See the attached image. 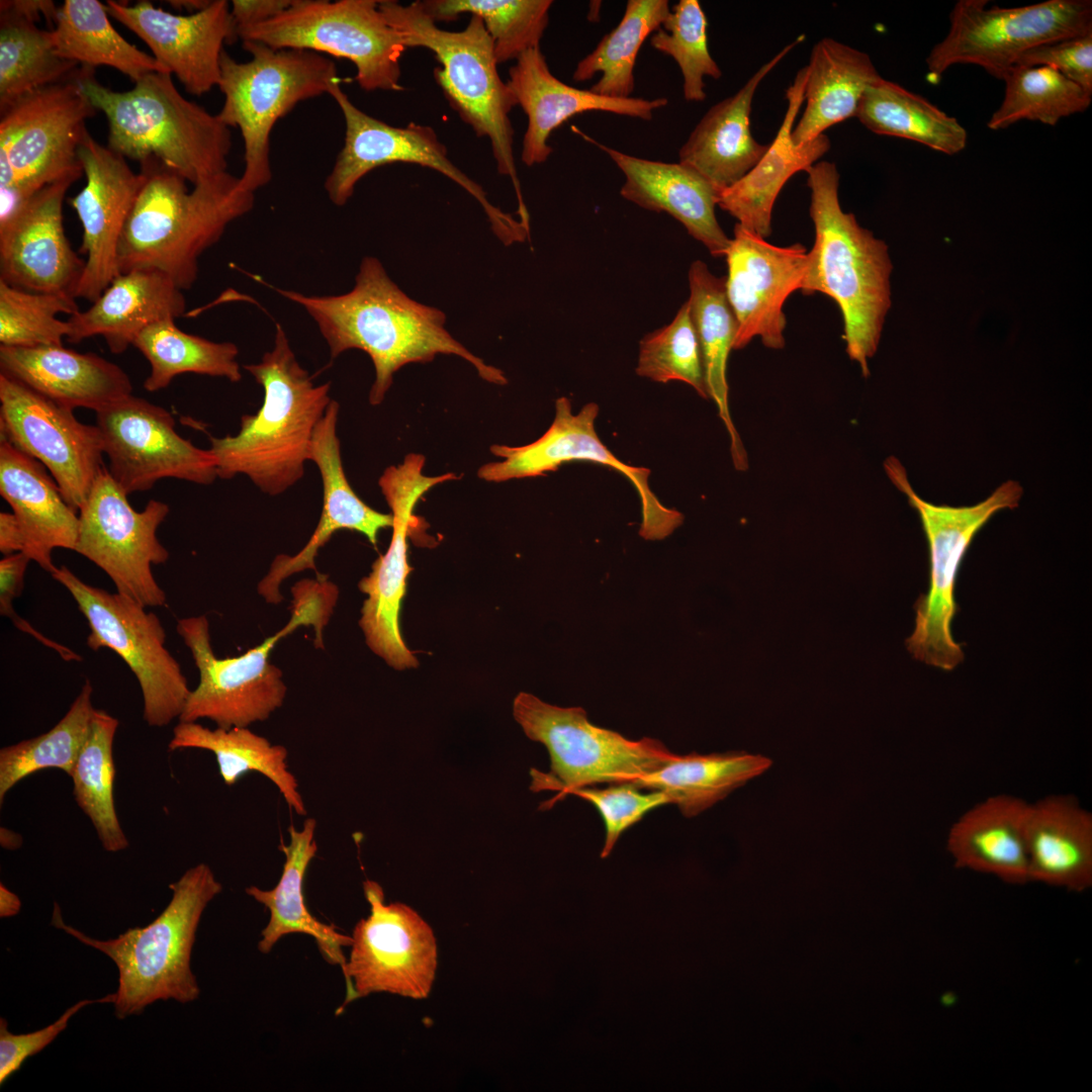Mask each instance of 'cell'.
I'll return each mask as SVG.
<instances>
[{
  "label": "cell",
  "instance_id": "6da1fadb",
  "mask_svg": "<svg viewBox=\"0 0 1092 1092\" xmlns=\"http://www.w3.org/2000/svg\"><path fill=\"white\" fill-rule=\"evenodd\" d=\"M276 290L314 320L332 358L350 349L362 350L371 358L375 369L369 392L372 405L382 402L402 366L431 362L439 354L461 357L489 383H508L500 369L486 364L446 330L442 310L406 295L375 257L363 258L355 285L347 293L316 296Z\"/></svg>",
  "mask_w": 1092,
  "mask_h": 1092
},
{
  "label": "cell",
  "instance_id": "7a4b0ae2",
  "mask_svg": "<svg viewBox=\"0 0 1092 1092\" xmlns=\"http://www.w3.org/2000/svg\"><path fill=\"white\" fill-rule=\"evenodd\" d=\"M806 172L815 242L800 290L805 295L820 292L836 302L846 353L868 377L869 360L878 350L892 303L888 246L862 228L853 213L842 210L834 163L816 162Z\"/></svg>",
  "mask_w": 1092,
  "mask_h": 1092
},
{
  "label": "cell",
  "instance_id": "3957f363",
  "mask_svg": "<svg viewBox=\"0 0 1092 1092\" xmlns=\"http://www.w3.org/2000/svg\"><path fill=\"white\" fill-rule=\"evenodd\" d=\"M244 368L263 387V403L241 418L237 435L210 436L209 450L218 477L244 474L264 493L281 494L304 474L314 430L332 401L331 383H313L278 323L273 349Z\"/></svg>",
  "mask_w": 1092,
  "mask_h": 1092
},
{
  "label": "cell",
  "instance_id": "277c9868",
  "mask_svg": "<svg viewBox=\"0 0 1092 1092\" xmlns=\"http://www.w3.org/2000/svg\"><path fill=\"white\" fill-rule=\"evenodd\" d=\"M125 223L117 257L118 272L155 269L182 291L198 275V259L235 219L254 206L253 192L228 171L193 186L179 174L151 163Z\"/></svg>",
  "mask_w": 1092,
  "mask_h": 1092
},
{
  "label": "cell",
  "instance_id": "5b68a950",
  "mask_svg": "<svg viewBox=\"0 0 1092 1092\" xmlns=\"http://www.w3.org/2000/svg\"><path fill=\"white\" fill-rule=\"evenodd\" d=\"M79 84L108 122L107 147L141 166L156 163L193 186L226 172L232 133L217 116L186 99L169 73H150L126 91L100 84L80 67Z\"/></svg>",
  "mask_w": 1092,
  "mask_h": 1092
},
{
  "label": "cell",
  "instance_id": "8992f818",
  "mask_svg": "<svg viewBox=\"0 0 1092 1092\" xmlns=\"http://www.w3.org/2000/svg\"><path fill=\"white\" fill-rule=\"evenodd\" d=\"M172 898L162 913L144 927L128 928L100 940L68 925L57 903L52 924L113 961L118 971L114 1009L119 1019L141 1014L159 1000L188 1003L200 988L191 970V953L202 913L222 885L206 863L188 869L169 885Z\"/></svg>",
  "mask_w": 1092,
  "mask_h": 1092
},
{
  "label": "cell",
  "instance_id": "52a82bcc",
  "mask_svg": "<svg viewBox=\"0 0 1092 1092\" xmlns=\"http://www.w3.org/2000/svg\"><path fill=\"white\" fill-rule=\"evenodd\" d=\"M292 616L284 628L260 645L235 657L215 656L204 615L180 619L177 633L194 659L198 686L188 696L181 722L208 719L217 727H248L264 721L283 704L287 688L282 671L269 662L276 643L301 625H312L323 646L322 629L335 606L338 589L326 575L304 579L292 588Z\"/></svg>",
  "mask_w": 1092,
  "mask_h": 1092
},
{
  "label": "cell",
  "instance_id": "ba28073f",
  "mask_svg": "<svg viewBox=\"0 0 1092 1092\" xmlns=\"http://www.w3.org/2000/svg\"><path fill=\"white\" fill-rule=\"evenodd\" d=\"M379 9L406 48H426L434 53L441 64L434 70L437 84L476 135L488 138L498 173L513 183L519 219L530 228L513 153L510 112L518 103L497 73L493 42L482 20L471 15L463 30L448 31L436 24L421 1L403 5L383 0Z\"/></svg>",
  "mask_w": 1092,
  "mask_h": 1092
},
{
  "label": "cell",
  "instance_id": "9c48e42d",
  "mask_svg": "<svg viewBox=\"0 0 1092 1092\" xmlns=\"http://www.w3.org/2000/svg\"><path fill=\"white\" fill-rule=\"evenodd\" d=\"M243 48L251 55L248 62L221 54L218 87L224 100L217 116L242 133L240 184L254 193L272 179L270 134L277 120L299 102L329 94L341 80L336 64L315 52L276 50L257 41H243Z\"/></svg>",
  "mask_w": 1092,
  "mask_h": 1092
},
{
  "label": "cell",
  "instance_id": "30bf717a",
  "mask_svg": "<svg viewBox=\"0 0 1092 1092\" xmlns=\"http://www.w3.org/2000/svg\"><path fill=\"white\" fill-rule=\"evenodd\" d=\"M884 467L893 484L919 514L930 555V584L915 603V629L907 639L913 656L944 670H952L964 660L960 643L951 634L958 612L954 586L962 561L979 530L999 511L1018 507L1021 485L1008 480L986 499L969 507L937 506L922 499L912 488L907 473L895 457Z\"/></svg>",
  "mask_w": 1092,
  "mask_h": 1092
},
{
  "label": "cell",
  "instance_id": "8fae6325",
  "mask_svg": "<svg viewBox=\"0 0 1092 1092\" xmlns=\"http://www.w3.org/2000/svg\"><path fill=\"white\" fill-rule=\"evenodd\" d=\"M513 715L524 733L545 745L550 772L533 776L532 790H554L569 795L598 784L633 783L673 760L657 739L630 740L594 725L580 707L562 708L522 692L513 703Z\"/></svg>",
  "mask_w": 1092,
  "mask_h": 1092
},
{
  "label": "cell",
  "instance_id": "7c38bea8",
  "mask_svg": "<svg viewBox=\"0 0 1092 1092\" xmlns=\"http://www.w3.org/2000/svg\"><path fill=\"white\" fill-rule=\"evenodd\" d=\"M242 41L306 50L343 58L356 67L365 91L401 90L399 60L406 47L376 0H293L275 17L237 30Z\"/></svg>",
  "mask_w": 1092,
  "mask_h": 1092
},
{
  "label": "cell",
  "instance_id": "4fadbf2b",
  "mask_svg": "<svg viewBox=\"0 0 1092 1092\" xmlns=\"http://www.w3.org/2000/svg\"><path fill=\"white\" fill-rule=\"evenodd\" d=\"M988 3L960 0L954 4L946 35L925 60L932 83L961 64L977 65L1001 79L1029 50L1092 32L1090 0H1046L1010 8L988 7Z\"/></svg>",
  "mask_w": 1092,
  "mask_h": 1092
},
{
  "label": "cell",
  "instance_id": "5bb4252c",
  "mask_svg": "<svg viewBox=\"0 0 1092 1092\" xmlns=\"http://www.w3.org/2000/svg\"><path fill=\"white\" fill-rule=\"evenodd\" d=\"M51 575L70 593L87 620L90 633L86 645L95 651L113 650L134 674L143 696L145 722L164 727L179 719L191 690L166 647L159 617L126 596L84 582L65 565Z\"/></svg>",
  "mask_w": 1092,
  "mask_h": 1092
},
{
  "label": "cell",
  "instance_id": "9a60e30c",
  "mask_svg": "<svg viewBox=\"0 0 1092 1092\" xmlns=\"http://www.w3.org/2000/svg\"><path fill=\"white\" fill-rule=\"evenodd\" d=\"M80 69V68H79ZM77 73L17 99L1 112L0 186L32 197L69 175H83L79 145L96 109Z\"/></svg>",
  "mask_w": 1092,
  "mask_h": 1092
},
{
  "label": "cell",
  "instance_id": "2e32d148",
  "mask_svg": "<svg viewBox=\"0 0 1092 1092\" xmlns=\"http://www.w3.org/2000/svg\"><path fill=\"white\" fill-rule=\"evenodd\" d=\"M329 94L345 120L344 146L325 182L335 205H345L359 180L375 168L397 162L417 164L440 172L476 199L504 245L527 241L530 229L494 206L483 188L449 160L446 147L431 126L414 122L404 127L392 126L368 115L349 99L340 82L331 87Z\"/></svg>",
  "mask_w": 1092,
  "mask_h": 1092
},
{
  "label": "cell",
  "instance_id": "e0dca14e",
  "mask_svg": "<svg viewBox=\"0 0 1092 1092\" xmlns=\"http://www.w3.org/2000/svg\"><path fill=\"white\" fill-rule=\"evenodd\" d=\"M168 514L169 506L158 499H150L143 511H135L103 466L79 510L74 551L101 568L117 593L145 608L163 607L167 597L152 566L169 558L157 537Z\"/></svg>",
  "mask_w": 1092,
  "mask_h": 1092
},
{
  "label": "cell",
  "instance_id": "ac0fdd59",
  "mask_svg": "<svg viewBox=\"0 0 1092 1092\" xmlns=\"http://www.w3.org/2000/svg\"><path fill=\"white\" fill-rule=\"evenodd\" d=\"M370 914L358 921L350 957L342 968L348 1003L386 992L412 999L429 996L437 971V941L431 926L410 906L385 904L381 886L363 883Z\"/></svg>",
  "mask_w": 1092,
  "mask_h": 1092
},
{
  "label": "cell",
  "instance_id": "d6986e66",
  "mask_svg": "<svg viewBox=\"0 0 1092 1092\" xmlns=\"http://www.w3.org/2000/svg\"><path fill=\"white\" fill-rule=\"evenodd\" d=\"M599 405L588 402L573 414L570 400L555 401V417L549 429L533 443L511 447L494 444L493 455L503 460L482 465L477 476L488 482L536 477L555 471L564 463L588 461L608 466L624 475L636 489L641 507L639 535L657 541L668 537L684 522V515L665 507L649 486L650 470L629 465L613 454L596 432Z\"/></svg>",
  "mask_w": 1092,
  "mask_h": 1092
},
{
  "label": "cell",
  "instance_id": "ffe728a7",
  "mask_svg": "<svg viewBox=\"0 0 1092 1092\" xmlns=\"http://www.w3.org/2000/svg\"><path fill=\"white\" fill-rule=\"evenodd\" d=\"M103 453L112 478L128 495L163 478L211 484L218 476L213 455L181 437L164 407L129 394L96 412Z\"/></svg>",
  "mask_w": 1092,
  "mask_h": 1092
},
{
  "label": "cell",
  "instance_id": "44dd1931",
  "mask_svg": "<svg viewBox=\"0 0 1092 1092\" xmlns=\"http://www.w3.org/2000/svg\"><path fill=\"white\" fill-rule=\"evenodd\" d=\"M425 462L422 454L410 453L400 464L387 467L380 476L378 484L393 517L391 540L386 552L374 561L371 572L358 584L367 595L359 620L366 643L397 670L418 666V659L406 647L399 629L406 578L413 570L407 562V536L416 520L414 510L432 487L457 479L451 472L425 475Z\"/></svg>",
  "mask_w": 1092,
  "mask_h": 1092
},
{
  "label": "cell",
  "instance_id": "7402d4cb",
  "mask_svg": "<svg viewBox=\"0 0 1092 1092\" xmlns=\"http://www.w3.org/2000/svg\"><path fill=\"white\" fill-rule=\"evenodd\" d=\"M73 411L0 373L1 440L42 463L79 513L104 453L97 426L79 422Z\"/></svg>",
  "mask_w": 1092,
  "mask_h": 1092
},
{
  "label": "cell",
  "instance_id": "603a6c76",
  "mask_svg": "<svg viewBox=\"0 0 1092 1092\" xmlns=\"http://www.w3.org/2000/svg\"><path fill=\"white\" fill-rule=\"evenodd\" d=\"M733 235L725 254L726 295L736 321L733 349L746 347L755 337L767 348L782 349L787 325L783 306L801 288L808 251L801 244L772 245L738 223Z\"/></svg>",
  "mask_w": 1092,
  "mask_h": 1092
},
{
  "label": "cell",
  "instance_id": "cb8c5ba5",
  "mask_svg": "<svg viewBox=\"0 0 1092 1092\" xmlns=\"http://www.w3.org/2000/svg\"><path fill=\"white\" fill-rule=\"evenodd\" d=\"M78 159L86 183L68 203L82 225L80 251L86 259L76 298L93 302L119 274L120 239L146 176L134 173L125 158L100 145L88 130Z\"/></svg>",
  "mask_w": 1092,
  "mask_h": 1092
},
{
  "label": "cell",
  "instance_id": "d4e9b609",
  "mask_svg": "<svg viewBox=\"0 0 1092 1092\" xmlns=\"http://www.w3.org/2000/svg\"><path fill=\"white\" fill-rule=\"evenodd\" d=\"M105 6L109 16L147 43L155 60L188 93L200 96L218 86L223 44L238 39L228 1H210L202 10L186 15L157 8L149 1L129 5L107 0Z\"/></svg>",
  "mask_w": 1092,
  "mask_h": 1092
},
{
  "label": "cell",
  "instance_id": "484cf974",
  "mask_svg": "<svg viewBox=\"0 0 1092 1092\" xmlns=\"http://www.w3.org/2000/svg\"><path fill=\"white\" fill-rule=\"evenodd\" d=\"M81 176L69 175L44 186L0 225L1 281L28 291L76 298L85 260L66 236L63 203Z\"/></svg>",
  "mask_w": 1092,
  "mask_h": 1092
},
{
  "label": "cell",
  "instance_id": "4316f807",
  "mask_svg": "<svg viewBox=\"0 0 1092 1092\" xmlns=\"http://www.w3.org/2000/svg\"><path fill=\"white\" fill-rule=\"evenodd\" d=\"M339 403L332 399L317 424L309 448V461L316 464L323 482V509L318 523L305 546L295 555H278L269 571L258 584V593L271 604H278L282 581L292 574L315 570L318 550L333 534L347 529L363 534L376 545L378 533L392 527L391 514L377 512L367 506L353 490L345 474L340 440L337 435Z\"/></svg>",
  "mask_w": 1092,
  "mask_h": 1092
},
{
  "label": "cell",
  "instance_id": "83f0119b",
  "mask_svg": "<svg viewBox=\"0 0 1092 1092\" xmlns=\"http://www.w3.org/2000/svg\"><path fill=\"white\" fill-rule=\"evenodd\" d=\"M507 83L528 117L521 160L529 167L549 158L553 151L548 144L551 132L576 114L605 111L650 120L655 110L668 103L664 97H607L565 84L551 73L540 47L517 59Z\"/></svg>",
  "mask_w": 1092,
  "mask_h": 1092
},
{
  "label": "cell",
  "instance_id": "f1b7e54d",
  "mask_svg": "<svg viewBox=\"0 0 1092 1092\" xmlns=\"http://www.w3.org/2000/svg\"><path fill=\"white\" fill-rule=\"evenodd\" d=\"M583 136L608 154L624 174L623 198L644 209L668 213L713 257H725L731 239L716 217L721 191L712 183L679 162L638 158Z\"/></svg>",
  "mask_w": 1092,
  "mask_h": 1092
},
{
  "label": "cell",
  "instance_id": "f546056e",
  "mask_svg": "<svg viewBox=\"0 0 1092 1092\" xmlns=\"http://www.w3.org/2000/svg\"><path fill=\"white\" fill-rule=\"evenodd\" d=\"M0 373L72 410L86 407L96 413L132 394L130 378L121 367L95 353L63 345L0 346Z\"/></svg>",
  "mask_w": 1092,
  "mask_h": 1092
},
{
  "label": "cell",
  "instance_id": "4dcf8cb0",
  "mask_svg": "<svg viewBox=\"0 0 1092 1092\" xmlns=\"http://www.w3.org/2000/svg\"><path fill=\"white\" fill-rule=\"evenodd\" d=\"M804 37L800 35L786 46L736 93L704 114L678 151L680 164L697 171L720 191L735 184L756 165L768 145L758 143L750 130L753 97L765 76Z\"/></svg>",
  "mask_w": 1092,
  "mask_h": 1092
},
{
  "label": "cell",
  "instance_id": "1f68e13d",
  "mask_svg": "<svg viewBox=\"0 0 1092 1092\" xmlns=\"http://www.w3.org/2000/svg\"><path fill=\"white\" fill-rule=\"evenodd\" d=\"M0 494L21 527L23 552L51 574L57 568L53 550H75L79 513L42 463L5 440L0 441Z\"/></svg>",
  "mask_w": 1092,
  "mask_h": 1092
},
{
  "label": "cell",
  "instance_id": "d6a6232c",
  "mask_svg": "<svg viewBox=\"0 0 1092 1092\" xmlns=\"http://www.w3.org/2000/svg\"><path fill=\"white\" fill-rule=\"evenodd\" d=\"M182 290L155 269L119 273L92 304L70 315L66 340L77 344L101 336L113 354L123 353L147 327L185 313Z\"/></svg>",
  "mask_w": 1092,
  "mask_h": 1092
},
{
  "label": "cell",
  "instance_id": "836d02e7",
  "mask_svg": "<svg viewBox=\"0 0 1092 1092\" xmlns=\"http://www.w3.org/2000/svg\"><path fill=\"white\" fill-rule=\"evenodd\" d=\"M806 80L805 66L786 92L787 110L765 153L744 177L719 193L718 206L736 218L738 224L763 239L771 235L772 209L784 185L797 172H806L830 149L825 133L800 146L793 141L795 120L804 103Z\"/></svg>",
  "mask_w": 1092,
  "mask_h": 1092
},
{
  "label": "cell",
  "instance_id": "e575fe53",
  "mask_svg": "<svg viewBox=\"0 0 1092 1092\" xmlns=\"http://www.w3.org/2000/svg\"><path fill=\"white\" fill-rule=\"evenodd\" d=\"M1025 839L1029 882L1074 892L1092 886V814L1074 797L1029 803Z\"/></svg>",
  "mask_w": 1092,
  "mask_h": 1092
},
{
  "label": "cell",
  "instance_id": "d590c367",
  "mask_svg": "<svg viewBox=\"0 0 1092 1092\" xmlns=\"http://www.w3.org/2000/svg\"><path fill=\"white\" fill-rule=\"evenodd\" d=\"M1028 805L1014 796L995 795L962 814L946 838L954 866L990 874L1013 885L1028 883Z\"/></svg>",
  "mask_w": 1092,
  "mask_h": 1092
},
{
  "label": "cell",
  "instance_id": "8d00e7d4",
  "mask_svg": "<svg viewBox=\"0 0 1092 1092\" xmlns=\"http://www.w3.org/2000/svg\"><path fill=\"white\" fill-rule=\"evenodd\" d=\"M316 821L307 818L301 829L290 826L289 843L280 844L285 855L282 875L271 890L256 886L246 888V893L270 912L269 922L261 932L258 949L268 953L279 939L291 933H303L314 938L323 958L331 965L345 966L344 946H351L352 936L341 933L334 925L317 920L308 911L304 898V879L307 868L315 856L317 844L314 838Z\"/></svg>",
  "mask_w": 1092,
  "mask_h": 1092
},
{
  "label": "cell",
  "instance_id": "74e56055",
  "mask_svg": "<svg viewBox=\"0 0 1092 1092\" xmlns=\"http://www.w3.org/2000/svg\"><path fill=\"white\" fill-rule=\"evenodd\" d=\"M806 68L805 109L792 131L799 146L855 117L864 92L881 78L868 54L831 37L814 44Z\"/></svg>",
  "mask_w": 1092,
  "mask_h": 1092
},
{
  "label": "cell",
  "instance_id": "f35d334b",
  "mask_svg": "<svg viewBox=\"0 0 1092 1092\" xmlns=\"http://www.w3.org/2000/svg\"><path fill=\"white\" fill-rule=\"evenodd\" d=\"M692 321L701 347L708 396L718 408L730 438L734 467L746 470L747 454L732 422L728 402L727 362L733 349L736 321L728 302L725 277H717L700 260L689 269Z\"/></svg>",
  "mask_w": 1092,
  "mask_h": 1092
},
{
  "label": "cell",
  "instance_id": "ab89813d",
  "mask_svg": "<svg viewBox=\"0 0 1092 1092\" xmlns=\"http://www.w3.org/2000/svg\"><path fill=\"white\" fill-rule=\"evenodd\" d=\"M186 748L211 751L216 757L219 775L226 786L235 785L247 772L263 775L278 788L285 802L297 815H306L298 783L288 768V752L283 745L272 744L248 727L209 729L197 722L179 721L173 729L168 749L174 751Z\"/></svg>",
  "mask_w": 1092,
  "mask_h": 1092
},
{
  "label": "cell",
  "instance_id": "60d3db41",
  "mask_svg": "<svg viewBox=\"0 0 1092 1092\" xmlns=\"http://www.w3.org/2000/svg\"><path fill=\"white\" fill-rule=\"evenodd\" d=\"M50 30L56 53L82 68L111 67L133 82L150 73H168L114 28L105 4L97 0H66Z\"/></svg>",
  "mask_w": 1092,
  "mask_h": 1092
},
{
  "label": "cell",
  "instance_id": "b9f144b4",
  "mask_svg": "<svg viewBox=\"0 0 1092 1092\" xmlns=\"http://www.w3.org/2000/svg\"><path fill=\"white\" fill-rule=\"evenodd\" d=\"M771 763L765 756L746 752L677 754L658 770L633 784L640 789L664 792L671 804L690 818L762 775Z\"/></svg>",
  "mask_w": 1092,
  "mask_h": 1092
},
{
  "label": "cell",
  "instance_id": "7bdbcfd3",
  "mask_svg": "<svg viewBox=\"0 0 1092 1092\" xmlns=\"http://www.w3.org/2000/svg\"><path fill=\"white\" fill-rule=\"evenodd\" d=\"M855 117L877 134L910 140L945 155L967 146V130L956 117L883 77L867 89Z\"/></svg>",
  "mask_w": 1092,
  "mask_h": 1092
},
{
  "label": "cell",
  "instance_id": "ee69618b",
  "mask_svg": "<svg viewBox=\"0 0 1092 1092\" xmlns=\"http://www.w3.org/2000/svg\"><path fill=\"white\" fill-rule=\"evenodd\" d=\"M132 346L150 364V374L144 382V388L150 392L168 387L183 373L223 377L232 382L242 379L237 361L239 350L234 343L212 342L187 334L177 327L174 318L147 327L135 337Z\"/></svg>",
  "mask_w": 1092,
  "mask_h": 1092
},
{
  "label": "cell",
  "instance_id": "f6af8a7d",
  "mask_svg": "<svg viewBox=\"0 0 1092 1092\" xmlns=\"http://www.w3.org/2000/svg\"><path fill=\"white\" fill-rule=\"evenodd\" d=\"M670 12L667 0H629L620 22L581 59L573 72L575 82L601 73L589 90L596 94L629 98L634 91V66L645 39L661 27Z\"/></svg>",
  "mask_w": 1092,
  "mask_h": 1092
},
{
  "label": "cell",
  "instance_id": "bcb514c9",
  "mask_svg": "<svg viewBox=\"0 0 1092 1092\" xmlns=\"http://www.w3.org/2000/svg\"><path fill=\"white\" fill-rule=\"evenodd\" d=\"M118 720L95 709L88 737L70 774L75 801L90 819L102 847L118 852L128 846L113 799V741Z\"/></svg>",
  "mask_w": 1092,
  "mask_h": 1092
},
{
  "label": "cell",
  "instance_id": "7dc6e473",
  "mask_svg": "<svg viewBox=\"0 0 1092 1092\" xmlns=\"http://www.w3.org/2000/svg\"><path fill=\"white\" fill-rule=\"evenodd\" d=\"M79 68L56 53L51 30L0 11V113L22 96L73 77Z\"/></svg>",
  "mask_w": 1092,
  "mask_h": 1092
},
{
  "label": "cell",
  "instance_id": "c3c4849f",
  "mask_svg": "<svg viewBox=\"0 0 1092 1092\" xmlns=\"http://www.w3.org/2000/svg\"><path fill=\"white\" fill-rule=\"evenodd\" d=\"M1000 80L1005 84L1004 97L987 122L993 130L1020 120L1054 126L1064 117L1085 111L1092 101V93L1045 66L1016 65Z\"/></svg>",
  "mask_w": 1092,
  "mask_h": 1092
},
{
  "label": "cell",
  "instance_id": "681fc988",
  "mask_svg": "<svg viewBox=\"0 0 1092 1092\" xmlns=\"http://www.w3.org/2000/svg\"><path fill=\"white\" fill-rule=\"evenodd\" d=\"M89 680L64 717L49 731L0 749V803L26 777L46 768L70 776L88 737L95 708Z\"/></svg>",
  "mask_w": 1092,
  "mask_h": 1092
},
{
  "label": "cell",
  "instance_id": "f907efd6",
  "mask_svg": "<svg viewBox=\"0 0 1092 1092\" xmlns=\"http://www.w3.org/2000/svg\"><path fill=\"white\" fill-rule=\"evenodd\" d=\"M421 3L436 22L453 21L463 13L479 17L499 64L517 60L525 52L540 47L553 1L426 0Z\"/></svg>",
  "mask_w": 1092,
  "mask_h": 1092
},
{
  "label": "cell",
  "instance_id": "816d5d0a",
  "mask_svg": "<svg viewBox=\"0 0 1092 1092\" xmlns=\"http://www.w3.org/2000/svg\"><path fill=\"white\" fill-rule=\"evenodd\" d=\"M708 21L698 0H679L670 8L660 28L650 35L656 51L671 57L682 75L684 98L706 99L705 77L720 79L722 71L708 48Z\"/></svg>",
  "mask_w": 1092,
  "mask_h": 1092
},
{
  "label": "cell",
  "instance_id": "f5cc1de1",
  "mask_svg": "<svg viewBox=\"0 0 1092 1092\" xmlns=\"http://www.w3.org/2000/svg\"><path fill=\"white\" fill-rule=\"evenodd\" d=\"M78 311L75 297L28 291L0 280V346L63 345L69 324L58 315Z\"/></svg>",
  "mask_w": 1092,
  "mask_h": 1092
},
{
  "label": "cell",
  "instance_id": "db71d44e",
  "mask_svg": "<svg viewBox=\"0 0 1092 1092\" xmlns=\"http://www.w3.org/2000/svg\"><path fill=\"white\" fill-rule=\"evenodd\" d=\"M636 373L655 382L681 381L709 398L698 336L686 301L666 326L639 343Z\"/></svg>",
  "mask_w": 1092,
  "mask_h": 1092
},
{
  "label": "cell",
  "instance_id": "11a10c76",
  "mask_svg": "<svg viewBox=\"0 0 1092 1092\" xmlns=\"http://www.w3.org/2000/svg\"><path fill=\"white\" fill-rule=\"evenodd\" d=\"M633 783L612 784L607 788L586 787L576 789L574 795L592 803L600 812L605 824V842L601 857H607L620 835L639 822L645 814L662 805L671 804L662 791L642 793Z\"/></svg>",
  "mask_w": 1092,
  "mask_h": 1092
},
{
  "label": "cell",
  "instance_id": "9f6ffc18",
  "mask_svg": "<svg viewBox=\"0 0 1092 1092\" xmlns=\"http://www.w3.org/2000/svg\"><path fill=\"white\" fill-rule=\"evenodd\" d=\"M115 993L98 999H84L68 1008L55 1022L28 1033L15 1034L8 1030L7 1021L0 1018V1084L15 1074L30 1057L49 1045L68 1025L69 1020L83 1007L95 1003H114Z\"/></svg>",
  "mask_w": 1092,
  "mask_h": 1092
},
{
  "label": "cell",
  "instance_id": "6f0895ef",
  "mask_svg": "<svg viewBox=\"0 0 1092 1092\" xmlns=\"http://www.w3.org/2000/svg\"><path fill=\"white\" fill-rule=\"evenodd\" d=\"M1017 65L1050 67L1092 93V32L1033 48Z\"/></svg>",
  "mask_w": 1092,
  "mask_h": 1092
},
{
  "label": "cell",
  "instance_id": "680465c9",
  "mask_svg": "<svg viewBox=\"0 0 1092 1092\" xmlns=\"http://www.w3.org/2000/svg\"><path fill=\"white\" fill-rule=\"evenodd\" d=\"M32 561L24 552L5 555L0 560V613L2 616L12 612L13 601L23 589L24 574L28 563Z\"/></svg>",
  "mask_w": 1092,
  "mask_h": 1092
},
{
  "label": "cell",
  "instance_id": "91938a15",
  "mask_svg": "<svg viewBox=\"0 0 1092 1092\" xmlns=\"http://www.w3.org/2000/svg\"><path fill=\"white\" fill-rule=\"evenodd\" d=\"M293 0H233L231 15L236 27L252 26L269 20L285 9Z\"/></svg>",
  "mask_w": 1092,
  "mask_h": 1092
},
{
  "label": "cell",
  "instance_id": "94428289",
  "mask_svg": "<svg viewBox=\"0 0 1092 1092\" xmlns=\"http://www.w3.org/2000/svg\"><path fill=\"white\" fill-rule=\"evenodd\" d=\"M58 6L50 0H2L0 11H9L34 22L43 15L49 23L55 24Z\"/></svg>",
  "mask_w": 1092,
  "mask_h": 1092
},
{
  "label": "cell",
  "instance_id": "6125c7cd",
  "mask_svg": "<svg viewBox=\"0 0 1092 1092\" xmlns=\"http://www.w3.org/2000/svg\"><path fill=\"white\" fill-rule=\"evenodd\" d=\"M24 536L13 513H0V551L10 555L24 551Z\"/></svg>",
  "mask_w": 1092,
  "mask_h": 1092
},
{
  "label": "cell",
  "instance_id": "be15d7a7",
  "mask_svg": "<svg viewBox=\"0 0 1092 1092\" xmlns=\"http://www.w3.org/2000/svg\"><path fill=\"white\" fill-rule=\"evenodd\" d=\"M21 909L19 897L10 891L3 883L0 885V917L7 918L16 915Z\"/></svg>",
  "mask_w": 1092,
  "mask_h": 1092
},
{
  "label": "cell",
  "instance_id": "e7e4bbea",
  "mask_svg": "<svg viewBox=\"0 0 1092 1092\" xmlns=\"http://www.w3.org/2000/svg\"><path fill=\"white\" fill-rule=\"evenodd\" d=\"M0 843H1L2 847L6 848V849L13 850V849H16V848L21 846L22 837H21L20 834L12 831V830H10V829H8L6 827H1V829H0Z\"/></svg>",
  "mask_w": 1092,
  "mask_h": 1092
},
{
  "label": "cell",
  "instance_id": "03108f58",
  "mask_svg": "<svg viewBox=\"0 0 1092 1092\" xmlns=\"http://www.w3.org/2000/svg\"><path fill=\"white\" fill-rule=\"evenodd\" d=\"M209 2L210 1H200V0L199 1L198 0H194V1L193 0H190V1L189 0L188 1H167V3L170 4L172 7L177 8L178 10L185 9L186 11L189 12V14L202 10L203 8H205L209 4Z\"/></svg>",
  "mask_w": 1092,
  "mask_h": 1092
}]
</instances>
